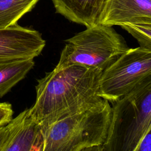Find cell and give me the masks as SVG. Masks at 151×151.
<instances>
[{"instance_id": "15", "label": "cell", "mask_w": 151, "mask_h": 151, "mask_svg": "<svg viewBox=\"0 0 151 151\" xmlns=\"http://www.w3.org/2000/svg\"><path fill=\"white\" fill-rule=\"evenodd\" d=\"M11 127V121L6 124L0 126V151L9 136Z\"/></svg>"}, {"instance_id": "13", "label": "cell", "mask_w": 151, "mask_h": 151, "mask_svg": "<svg viewBox=\"0 0 151 151\" xmlns=\"http://www.w3.org/2000/svg\"><path fill=\"white\" fill-rule=\"evenodd\" d=\"M13 110L10 103H0V126L8 124L13 119Z\"/></svg>"}, {"instance_id": "8", "label": "cell", "mask_w": 151, "mask_h": 151, "mask_svg": "<svg viewBox=\"0 0 151 151\" xmlns=\"http://www.w3.org/2000/svg\"><path fill=\"white\" fill-rule=\"evenodd\" d=\"M151 20V0H107L99 24L112 27Z\"/></svg>"}, {"instance_id": "14", "label": "cell", "mask_w": 151, "mask_h": 151, "mask_svg": "<svg viewBox=\"0 0 151 151\" xmlns=\"http://www.w3.org/2000/svg\"><path fill=\"white\" fill-rule=\"evenodd\" d=\"M134 151H151V130L145 134Z\"/></svg>"}, {"instance_id": "10", "label": "cell", "mask_w": 151, "mask_h": 151, "mask_svg": "<svg viewBox=\"0 0 151 151\" xmlns=\"http://www.w3.org/2000/svg\"><path fill=\"white\" fill-rule=\"evenodd\" d=\"M34 65V59L0 62V98L24 78Z\"/></svg>"}, {"instance_id": "7", "label": "cell", "mask_w": 151, "mask_h": 151, "mask_svg": "<svg viewBox=\"0 0 151 151\" xmlns=\"http://www.w3.org/2000/svg\"><path fill=\"white\" fill-rule=\"evenodd\" d=\"M9 137L1 151H42L44 133L27 109L11 120Z\"/></svg>"}, {"instance_id": "16", "label": "cell", "mask_w": 151, "mask_h": 151, "mask_svg": "<svg viewBox=\"0 0 151 151\" xmlns=\"http://www.w3.org/2000/svg\"><path fill=\"white\" fill-rule=\"evenodd\" d=\"M79 151H103L102 145H96L83 148Z\"/></svg>"}, {"instance_id": "5", "label": "cell", "mask_w": 151, "mask_h": 151, "mask_svg": "<svg viewBox=\"0 0 151 151\" xmlns=\"http://www.w3.org/2000/svg\"><path fill=\"white\" fill-rule=\"evenodd\" d=\"M150 77L151 50L140 47L129 48L103 71L99 94L113 103Z\"/></svg>"}, {"instance_id": "2", "label": "cell", "mask_w": 151, "mask_h": 151, "mask_svg": "<svg viewBox=\"0 0 151 151\" xmlns=\"http://www.w3.org/2000/svg\"><path fill=\"white\" fill-rule=\"evenodd\" d=\"M151 130V77L113 102L103 151H134Z\"/></svg>"}, {"instance_id": "6", "label": "cell", "mask_w": 151, "mask_h": 151, "mask_svg": "<svg viewBox=\"0 0 151 151\" xmlns=\"http://www.w3.org/2000/svg\"><path fill=\"white\" fill-rule=\"evenodd\" d=\"M45 45V40L36 30L17 24L0 28V62L34 59Z\"/></svg>"}, {"instance_id": "1", "label": "cell", "mask_w": 151, "mask_h": 151, "mask_svg": "<svg viewBox=\"0 0 151 151\" xmlns=\"http://www.w3.org/2000/svg\"><path fill=\"white\" fill-rule=\"evenodd\" d=\"M102 72L71 65L46 73L37 80L31 116L44 131L58 120L103 104L106 100L99 94Z\"/></svg>"}, {"instance_id": "4", "label": "cell", "mask_w": 151, "mask_h": 151, "mask_svg": "<svg viewBox=\"0 0 151 151\" xmlns=\"http://www.w3.org/2000/svg\"><path fill=\"white\" fill-rule=\"evenodd\" d=\"M55 68L80 65L104 71L130 48L112 27L98 24L67 40Z\"/></svg>"}, {"instance_id": "12", "label": "cell", "mask_w": 151, "mask_h": 151, "mask_svg": "<svg viewBox=\"0 0 151 151\" xmlns=\"http://www.w3.org/2000/svg\"><path fill=\"white\" fill-rule=\"evenodd\" d=\"M121 27L137 40L140 47L151 50V20L129 22Z\"/></svg>"}, {"instance_id": "3", "label": "cell", "mask_w": 151, "mask_h": 151, "mask_svg": "<svg viewBox=\"0 0 151 151\" xmlns=\"http://www.w3.org/2000/svg\"><path fill=\"white\" fill-rule=\"evenodd\" d=\"M111 117L108 101L58 120L43 131L42 151H79L102 145Z\"/></svg>"}, {"instance_id": "9", "label": "cell", "mask_w": 151, "mask_h": 151, "mask_svg": "<svg viewBox=\"0 0 151 151\" xmlns=\"http://www.w3.org/2000/svg\"><path fill=\"white\" fill-rule=\"evenodd\" d=\"M56 12L87 28L99 24L107 0H52Z\"/></svg>"}, {"instance_id": "11", "label": "cell", "mask_w": 151, "mask_h": 151, "mask_svg": "<svg viewBox=\"0 0 151 151\" xmlns=\"http://www.w3.org/2000/svg\"><path fill=\"white\" fill-rule=\"evenodd\" d=\"M39 0H0V28L17 24L18 21L29 12Z\"/></svg>"}]
</instances>
